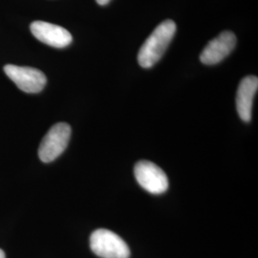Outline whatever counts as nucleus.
Segmentation results:
<instances>
[{
  "mask_svg": "<svg viewBox=\"0 0 258 258\" xmlns=\"http://www.w3.org/2000/svg\"><path fill=\"white\" fill-rule=\"evenodd\" d=\"M176 32L173 20L167 19L160 23L147 38L138 54V62L143 68H150L157 63L166 52Z\"/></svg>",
  "mask_w": 258,
  "mask_h": 258,
  "instance_id": "nucleus-1",
  "label": "nucleus"
},
{
  "mask_svg": "<svg viewBox=\"0 0 258 258\" xmlns=\"http://www.w3.org/2000/svg\"><path fill=\"white\" fill-rule=\"evenodd\" d=\"M90 248L93 252L102 258H128L130 249L124 240L115 232L99 229L90 236Z\"/></svg>",
  "mask_w": 258,
  "mask_h": 258,
  "instance_id": "nucleus-2",
  "label": "nucleus"
},
{
  "mask_svg": "<svg viewBox=\"0 0 258 258\" xmlns=\"http://www.w3.org/2000/svg\"><path fill=\"white\" fill-rule=\"evenodd\" d=\"M71 137V127L66 122L53 125L42 139L38 148V156L43 163H51L63 153Z\"/></svg>",
  "mask_w": 258,
  "mask_h": 258,
  "instance_id": "nucleus-3",
  "label": "nucleus"
},
{
  "mask_svg": "<svg viewBox=\"0 0 258 258\" xmlns=\"http://www.w3.org/2000/svg\"><path fill=\"white\" fill-rule=\"evenodd\" d=\"M138 184L149 194H162L168 188V179L164 170L150 161H140L134 167Z\"/></svg>",
  "mask_w": 258,
  "mask_h": 258,
  "instance_id": "nucleus-4",
  "label": "nucleus"
},
{
  "mask_svg": "<svg viewBox=\"0 0 258 258\" xmlns=\"http://www.w3.org/2000/svg\"><path fill=\"white\" fill-rule=\"evenodd\" d=\"M4 72L23 92L39 93L46 85V76L33 67L7 64L4 66Z\"/></svg>",
  "mask_w": 258,
  "mask_h": 258,
  "instance_id": "nucleus-5",
  "label": "nucleus"
},
{
  "mask_svg": "<svg viewBox=\"0 0 258 258\" xmlns=\"http://www.w3.org/2000/svg\"><path fill=\"white\" fill-rule=\"evenodd\" d=\"M30 29L34 37L49 46L64 48L72 42V35L63 27L45 21H34Z\"/></svg>",
  "mask_w": 258,
  "mask_h": 258,
  "instance_id": "nucleus-6",
  "label": "nucleus"
},
{
  "mask_svg": "<svg viewBox=\"0 0 258 258\" xmlns=\"http://www.w3.org/2000/svg\"><path fill=\"white\" fill-rule=\"evenodd\" d=\"M236 45V37L230 31H225L218 37L211 40L204 48L200 60L206 65L219 63L225 57L230 55Z\"/></svg>",
  "mask_w": 258,
  "mask_h": 258,
  "instance_id": "nucleus-7",
  "label": "nucleus"
},
{
  "mask_svg": "<svg viewBox=\"0 0 258 258\" xmlns=\"http://www.w3.org/2000/svg\"><path fill=\"white\" fill-rule=\"evenodd\" d=\"M258 79L254 76L245 77L240 83L236 95V109L241 120H251V111L254 96L257 92Z\"/></svg>",
  "mask_w": 258,
  "mask_h": 258,
  "instance_id": "nucleus-8",
  "label": "nucleus"
},
{
  "mask_svg": "<svg viewBox=\"0 0 258 258\" xmlns=\"http://www.w3.org/2000/svg\"><path fill=\"white\" fill-rule=\"evenodd\" d=\"M96 1H97V3H98L99 5H101V6H104V5H106L107 3L110 2V0H96Z\"/></svg>",
  "mask_w": 258,
  "mask_h": 258,
  "instance_id": "nucleus-9",
  "label": "nucleus"
},
{
  "mask_svg": "<svg viewBox=\"0 0 258 258\" xmlns=\"http://www.w3.org/2000/svg\"><path fill=\"white\" fill-rule=\"evenodd\" d=\"M0 258H5V252L0 249Z\"/></svg>",
  "mask_w": 258,
  "mask_h": 258,
  "instance_id": "nucleus-10",
  "label": "nucleus"
}]
</instances>
